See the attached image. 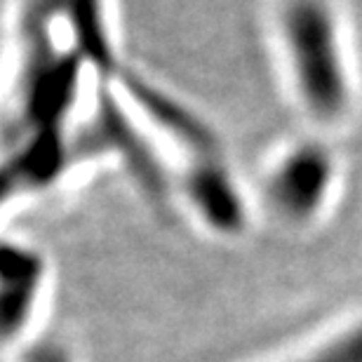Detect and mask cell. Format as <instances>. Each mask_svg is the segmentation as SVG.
<instances>
[{"mask_svg": "<svg viewBox=\"0 0 362 362\" xmlns=\"http://www.w3.org/2000/svg\"><path fill=\"white\" fill-rule=\"evenodd\" d=\"M287 38L296 78L317 115H337L346 106V76L329 12L317 0H296L287 12Z\"/></svg>", "mask_w": 362, "mask_h": 362, "instance_id": "obj_1", "label": "cell"}, {"mask_svg": "<svg viewBox=\"0 0 362 362\" xmlns=\"http://www.w3.org/2000/svg\"><path fill=\"white\" fill-rule=\"evenodd\" d=\"M327 160L317 151H301L292 156L278 177V195L289 207L306 209L315 205L327 184Z\"/></svg>", "mask_w": 362, "mask_h": 362, "instance_id": "obj_2", "label": "cell"}, {"mask_svg": "<svg viewBox=\"0 0 362 362\" xmlns=\"http://www.w3.org/2000/svg\"><path fill=\"white\" fill-rule=\"evenodd\" d=\"M303 362H362V329L351 332Z\"/></svg>", "mask_w": 362, "mask_h": 362, "instance_id": "obj_3", "label": "cell"}]
</instances>
